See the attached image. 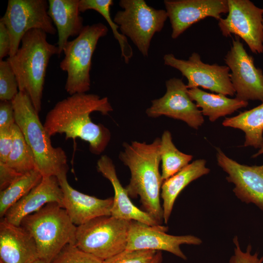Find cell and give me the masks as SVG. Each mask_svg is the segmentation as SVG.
I'll return each mask as SVG.
<instances>
[{
    "mask_svg": "<svg viewBox=\"0 0 263 263\" xmlns=\"http://www.w3.org/2000/svg\"><path fill=\"white\" fill-rule=\"evenodd\" d=\"M108 32L107 27L100 22L85 25L78 36L68 41L64 48V57L59 66L67 73L65 89L69 95L90 90L92 56L99 39Z\"/></svg>",
    "mask_w": 263,
    "mask_h": 263,
    "instance_id": "6",
    "label": "cell"
},
{
    "mask_svg": "<svg viewBox=\"0 0 263 263\" xmlns=\"http://www.w3.org/2000/svg\"><path fill=\"white\" fill-rule=\"evenodd\" d=\"M42 177L38 169H34L23 174L8 188L0 191V219L3 218L6 212L12 206L36 186Z\"/></svg>",
    "mask_w": 263,
    "mask_h": 263,
    "instance_id": "26",
    "label": "cell"
},
{
    "mask_svg": "<svg viewBox=\"0 0 263 263\" xmlns=\"http://www.w3.org/2000/svg\"><path fill=\"white\" fill-rule=\"evenodd\" d=\"M19 92L16 75L8 61L0 60V100L12 101Z\"/></svg>",
    "mask_w": 263,
    "mask_h": 263,
    "instance_id": "29",
    "label": "cell"
},
{
    "mask_svg": "<svg viewBox=\"0 0 263 263\" xmlns=\"http://www.w3.org/2000/svg\"><path fill=\"white\" fill-rule=\"evenodd\" d=\"M63 199L57 178L43 176L36 186L7 210L3 218L10 223L19 226L25 217L48 203H57L63 207Z\"/></svg>",
    "mask_w": 263,
    "mask_h": 263,
    "instance_id": "18",
    "label": "cell"
},
{
    "mask_svg": "<svg viewBox=\"0 0 263 263\" xmlns=\"http://www.w3.org/2000/svg\"><path fill=\"white\" fill-rule=\"evenodd\" d=\"M164 3L176 39L193 24L207 18L219 20L228 13L227 0H165Z\"/></svg>",
    "mask_w": 263,
    "mask_h": 263,
    "instance_id": "16",
    "label": "cell"
},
{
    "mask_svg": "<svg viewBox=\"0 0 263 263\" xmlns=\"http://www.w3.org/2000/svg\"><path fill=\"white\" fill-rule=\"evenodd\" d=\"M130 222L111 215L96 217L76 226L75 244L104 261L126 249Z\"/></svg>",
    "mask_w": 263,
    "mask_h": 263,
    "instance_id": "7",
    "label": "cell"
},
{
    "mask_svg": "<svg viewBox=\"0 0 263 263\" xmlns=\"http://www.w3.org/2000/svg\"><path fill=\"white\" fill-rule=\"evenodd\" d=\"M21 44L17 53L7 60L16 75L19 92L28 94L39 113L47 68L51 57L58 55V47L47 41L46 33L37 29L27 32Z\"/></svg>",
    "mask_w": 263,
    "mask_h": 263,
    "instance_id": "3",
    "label": "cell"
},
{
    "mask_svg": "<svg viewBox=\"0 0 263 263\" xmlns=\"http://www.w3.org/2000/svg\"><path fill=\"white\" fill-rule=\"evenodd\" d=\"M160 157L161 175L164 181L188 165L193 157L191 155L185 154L177 149L169 131H164L161 138Z\"/></svg>",
    "mask_w": 263,
    "mask_h": 263,
    "instance_id": "25",
    "label": "cell"
},
{
    "mask_svg": "<svg viewBox=\"0 0 263 263\" xmlns=\"http://www.w3.org/2000/svg\"><path fill=\"white\" fill-rule=\"evenodd\" d=\"M13 128L0 130V162L6 163L12 149L14 141Z\"/></svg>",
    "mask_w": 263,
    "mask_h": 263,
    "instance_id": "34",
    "label": "cell"
},
{
    "mask_svg": "<svg viewBox=\"0 0 263 263\" xmlns=\"http://www.w3.org/2000/svg\"><path fill=\"white\" fill-rule=\"evenodd\" d=\"M39 259L32 236L20 225L0 221V261L2 263H33Z\"/></svg>",
    "mask_w": 263,
    "mask_h": 263,
    "instance_id": "19",
    "label": "cell"
},
{
    "mask_svg": "<svg viewBox=\"0 0 263 263\" xmlns=\"http://www.w3.org/2000/svg\"><path fill=\"white\" fill-rule=\"evenodd\" d=\"M46 0H9L4 16L0 18L10 36L9 56H13L19 48L24 35L32 29H39L47 34L57 32L48 13Z\"/></svg>",
    "mask_w": 263,
    "mask_h": 263,
    "instance_id": "9",
    "label": "cell"
},
{
    "mask_svg": "<svg viewBox=\"0 0 263 263\" xmlns=\"http://www.w3.org/2000/svg\"><path fill=\"white\" fill-rule=\"evenodd\" d=\"M166 92L161 97L151 101L146 110L148 116L165 115L186 122L198 129L204 122L201 111L190 98L188 89L182 79L173 77L166 81Z\"/></svg>",
    "mask_w": 263,
    "mask_h": 263,
    "instance_id": "13",
    "label": "cell"
},
{
    "mask_svg": "<svg viewBox=\"0 0 263 263\" xmlns=\"http://www.w3.org/2000/svg\"><path fill=\"white\" fill-rule=\"evenodd\" d=\"M216 150L218 165L227 174V181L234 185L236 196L263 210V165H242L227 156L220 148Z\"/></svg>",
    "mask_w": 263,
    "mask_h": 263,
    "instance_id": "15",
    "label": "cell"
},
{
    "mask_svg": "<svg viewBox=\"0 0 263 263\" xmlns=\"http://www.w3.org/2000/svg\"><path fill=\"white\" fill-rule=\"evenodd\" d=\"M163 262V255L161 251L156 252L153 259L150 263H162Z\"/></svg>",
    "mask_w": 263,
    "mask_h": 263,
    "instance_id": "37",
    "label": "cell"
},
{
    "mask_svg": "<svg viewBox=\"0 0 263 263\" xmlns=\"http://www.w3.org/2000/svg\"><path fill=\"white\" fill-rule=\"evenodd\" d=\"M98 171L110 181L114 192L111 216L128 221H136L150 225H160L147 213L136 207L132 202L128 192L118 178L112 159L102 155L97 162Z\"/></svg>",
    "mask_w": 263,
    "mask_h": 263,
    "instance_id": "20",
    "label": "cell"
},
{
    "mask_svg": "<svg viewBox=\"0 0 263 263\" xmlns=\"http://www.w3.org/2000/svg\"><path fill=\"white\" fill-rule=\"evenodd\" d=\"M228 12L225 18L218 20L222 34H234L242 38L251 51L263 53V9L249 0H227Z\"/></svg>",
    "mask_w": 263,
    "mask_h": 263,
    "instance_id": "10",
    "label": "cell"
},
{
    "mask_svg": "<svg viewBox=\"0 0 263 263\" xmlns=\"http://www.w3.org/2000/svg\"><path fill=\"white\" fill-rule=\"evenodd\" d=\"M188 94L203 115L214 122L220 117L231 114L248 105V102L236 98H230L221 94L206 92L199 88L188 89Z\"/></svg>",
    "mask_w": 263,
    "mask_h": 263,
    "instance_id": "23",
    "label": "cell"
},
{
    "mask_svg": "<svg viewBox=\"0 0 263 263\" xmlns=\"http://www.w3.org/2000/svg\"><path fill=\"white\" fill-rule=\"evenodd\" d=\"M113 19L122 35L131 39L141 54L148 57L151 39L168 18L166 10L156 9L144 0H120Z\"/></svg>",
    "mask_w": 263,
    "mask_h": 263,
    "instance_id": "8",
    "label": "cell"
},
{
    "mask_svg": "<svg viewBox=\"0 0 263 263\" xmlns=\"http://www.w3.org/2000/svg\"><path fill=\"white\" fill-rule=\"evenodd\" d=\"M236 98L263 102V72L256 67L253 57L244 49L240 38L232 39L230 49L225 56Z\"/></svg>",
    "mask_w": 263,
    "mask_h": 263,
    "instance_id": "12",
    "label": "cell"
},
{
    "mask_svg": "<svg viewBox=\"0 0 263 263\" xmlns=\"http://www.w3.org/2000/svg\"><path fill=\"white\" fill-rule=\"evenodd\" d=\"M33 263H48L45 261H44L43 260H41L40 259H38L37 261H35Z\"/></svg>",
    "mask_w": 263,
    "mask_h": 263,
    "instance_id": "39",
    "label": "cell"
},
{
    "mask_svg": "<svg viewBox=\"0 0 263 263\" xmlns=\"http://www.w3.org/2000/svg\"><path fill=\"white\" fill-rule=\"evenodd\" d=\"M23 175L5 163L0 162V190H3L8 188Z\"/></svg>",
    "mask_w": 263,
    "mask_h": 263,
    "instance_id": "35",
    "label": "cell"
},
{
    "mask_svg": "<svg viewBox=\"0 0 263 263\" xmlns=\"http://www.w3.org/2000/svg\"><path fill=\"white\" fill-rule=\"evenodd\" d=\"M50 263H103V260L79 248L75 244L65 245Z\"/></svg>",
    "mask_w": 263,
    "mask_h": 263,
    "instance_id": "30",
    "label": "cell"
},
{
    "mask_svg": "<svg viewBox=\"0 0 263 263\" xmlns=\"http://www.w3.org/2000/svg\"></svg>",
    "mask_w": 263,
    "mask_h": 263,
    "instance_id": "41",
    "label": "cell"
},
{
    "mask_svg": "<svg viewBox=\"0 0 263 263\" xmlns=\"http://www.w3.org/2000/svg\"><path fill=\"white\" fill-rule=\"evenodd\" d=\"M12 103L16 124L31 149L38 169L42 176L57 177L62 173H67L68 166L64 150L52 146L50 136L28 94L19 92Z\"/></svg>",
    "mask_w": 263,
    "mask_h": 263,
    "instance_id": "4",
    "label": "cell"
},
{
    "mask_svg": "<svg viewBox=\"0 0 263 263\" xmlns=\"http://www.w3.org/2000/svg\"><path fill=\"white\" fill-rule=\"evenodd\" d=\"M233 243L235 245L234 253L230 258L229 263H263V257L259 258L257 252L251 254V246L250 244L248 245L246 251L244 252L241 249L237 237L234 238Z\"/></svg>",
    "mask_w": 263,
    "mask_h": 263,
    "instance_id": "32",
    "label": "cell"
},
{
    "mask_svg": "<svg viewBox=\"0 0 263 263\" xmlns=\"http://www.w3.org/2000/svg\"><path fill=\"white\" fill-rule=\"evenodd\" d=\"M20 225L35 240L39 259L48 263L65 245L75 244L76 226L57 203H48L25 217Z\"/></svg>",
    "mask_w": 263,
    "mask_h": 263,
    "instance_id": "5",
    "label": "cell"
},
{
    "mask_svg": "<svg viewBox=\"0 0 263 263\" xmlns=\"http://www.w3.org/2000/svg\"><path fill=\"white\" fill-rule=\"evenodd\" d=\"M206 164L205 159H197L163 181L161 197L165 224L169 221L175 201L181 191L193 181L210 172Z\"/></svg>",
    "mask_w": 263,
    "mask_h": 263,
    "instance_id": "22",
    "label": "cell"
},
{
    "mask_svg": "<svg viewBox=\"0 0 263 263\" xmlns=\"http://www.w3.org/2000/svg\"><path fill=\"white\" fill-rule=\"evenodd\" d=\"M156 251L153 250H125L103 261V263H150Z\"/></svg>",
    "mask_w": 263,
    "mask_h": 263,
    "instance_id": "31",
    "label": "cell"
},
{
    "mask_svg": "<svg viewBox=\"0 0 263 263\" xmlns=\"http://www.w3.org/2000/svg\"><path fill=\"white\" fill-rule=\"evenodd\" d=\"M13 132V145L5 164L21 174L38 169L34 154L16 124Z\"/></svg>",
    "mask_w": 263,
    "mask_h": 263,
    "instance_id": "27",
    "label": "cell"
},
{
    "mask_svg": "<svg viewBox=\"0 0 263 263\" xmlns=\"http://www.w3.org/2000/svg\"><path fill=\"white\" fill-rule=\"evenodd\" d=\"M168 231L167 226H152L131 220L126 249L165 251L186 260L187 257L181 250L180 245L184 244L198 245L202 243V240L196 236L171 235L166 233Z\"/></svg>",
    "mask_w": 263,
    "mask_h": 263,
    "instance_id": "14",
    "label": "cell"
},
{
    "mask_svg": "<svg viewBox=\"0 0 263 263\" xmlns=\"http://www.w3.org/2000/svg\"><path fill=\"white\" fill-rule=\"evenodd\" d=\"M161 138L150 144L133 141L123 143L124 150L119 158L131 172L125 187L130 198H140L141 207L159 225L164 221L160 190L164 180L159 171Z\"/></svg>",
    "mask_w": 263,
    "mask_h": 263,
    "instance_id": "2",
    "label": "cell"
},
{
    "mask_svg": "<svg viewBox=\"0 0 263 263\" xmlns=\"http://www.w3.org/2000/svg\"><path fill=\"white\" fill-rule=\"evenodd\" d=\"M112 0H79V9L81 12L94 10L100 14L112 29L115 38L120 45L121 56L126 63H128L133 55L132 49L127 41V38L120 33L119 28L110 16V8L113 5Z\"/></svg>",
    "mask_w": 263,
    "mask_h": 263,
    "instance_id": "28",
    "label": "cell"
},
{
    "mask_svg": "<svg viewBox=\"0 0 263 263\" xmlns=\"http://www.w3.org/2000/svg\"><path fill=\"white\" fill-rule=\"evenodd\" d=\"M11 41L8 30L4 23L0 20V60L9 56Z\"/></svg>",
    "mask_w": 263,
    "mask_h": 263,
    "instance_id": "36",
    "label": "cell"
},
{
    "mask_svg": "<svg viewBox=\"0 0 263 263\" xmlns=\"http://www.w3.org/2000/svg\"><path fill=\"white\" fill-rule=\"evenodd\" d=\"M56 177L63 192V207L75 225L79 226L96 217L111 215L113 197L99 199L77 191L69 184L66 172Z\"/></svg>",
    "mask_w": 263,
    "mask_h": 263,
    "instance_id": "17",
    "label": "cell"
},
{
    "mask_svg": "<svg viewBox=\"0 0 263 263\" xmlns=\"http://www.w3.org/2000/svg\"><path fill=\"white\" fill-rule=\"evenodd\" d=\"M262 154H263V146L260 149H259L258 152L255 153L254 154H253L252 157L255 158Z\"/></svg>",
    "mask_w": 263,
    "mask_h": 263,
    "instance_id": "38",
    "label": "cell"
},
{
    "mask_svg": "<svg viewBox=\"0 0 263 263\" xmlns=\"http://www.w3.org/2000/svg\"><path fill=\"white\" fill-rule=\"evenodd\" d=\"M113 110L107 97L75 94L57 102L47 113L43 125L50 137L64 133L66 139L79 138L89 143L93 153L99 155L104 151L111 135L105 126L94 123L90 115L94 112L106 115Z\"/></svg>",
    "mask_w": 263,
    "mask_h": 263,
    "instance_id": "1",
    "label": "cell"
},
{
    "mask_svg": "<svg viewBox=\"0 0 263 263\" xmlns=\"http://www.w3.org/2000/svg\"><path fill=\"white\" fill-rule=\"evenodd\" d=\"M163 59L165 65L178 70L186 77L188 89L201 87L226 96L235 94L226 65L205 63L196 52L187 60L177 58L172 54H166Z\"/></svg>",
    "mask_w": 263,
    "mask_h": 263,
    "instance_id": "11",
    "label": "cell"
},
{
    "mask_svg": "<svg viewBox=\"0 0 263 263\" xmlns=\"http://www.w3.org/2000/svg\"><path fill=\"white\" fill-rule=\"evenodd\" d=\"M222 124L243 131L245 134L244 147L260 149L263 146V102L236 116L225 118Z\"/></svg>",
    "mask_w": 263,
    "mask_h": 263,
    "instance_id": "24",
    "label": "cell"
},
{
    "mask_svg": "<svg viewBox=\"0 0 263 263\" xmlns=\"http://www.w3.org/2000/svg\"><path fill=\"white\" fill-rule=\"evenodd\" d=\"M79 0H49L48 13L58 34L57 46L60 56L70 37L82 31L83 19L79 9Z\"/></svg>",
    "mask_w": 263,
    "mask_h": 263,
    "instance_id": "21",
    "label": "cell"
},
{
    "mask_svg": "<svg viewBox=\"0 0 263 263\" xmlns=\"http://www.w3.org/2000/svg\"><path fill=\"white\" fill-rule=\"evenodd\" d=\"M15 124L12 101H0V130L11 129Z\"/></svg>",
    "mask_w": 263,
    "mask_h": 263,
    "instance_id": "33",
    "label": "cell"
},
{
    "mask_svg": "<svg viewBox=\"0 0 263 263\" xmlns=\"http://www.w3.org/2000/svg\"><path fill=\"white\" fill-rule=\"evenodd\" d=\"M0 263H2L0 261Z\"/></svg>",
    "mask_w": 263,
    "mask_h": 263,
    "instance_id": "40",
    "label": "cell"
}]
</instances>
